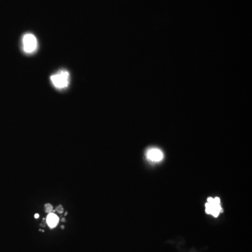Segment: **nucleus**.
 <instances>
[{
  "mask_svg": "<svg viewBox=\"0 0 252 252\" xmlns=\"http://www.w3.org/2000/svg\"><path fill=\"white\" fill-rule=\"evenodd\" d=\"M51 81L53 86L59 90L68 87L69 83V73L67 70L62 69L51 76Z\"/></svg>",
  "mask_w": 252,
  "mask_h": 252,
  "instance_id": "f257e3e1",
  "label": "nucleus"
},
{
  "mask_svg": "<svg viewBox=\"0 0 252 252\" xmlns=\"http://www.w3.org/2000/svg\"><path fill=\"white\" fill-rule=\"evenodd\" d=\"M23 50L26 54H32L37 49L38 42L36 36L31 33H27L22 38Z\"/></svg>",
  "mask_w": 252,
  "mask_h": 252,
  "instance_id": "f03ea898",
  "label": "nucleus"
},
{
  "mask_svg": "<svg viewBox=\"0 0 252 252\" xmlns=\"http://www.w3.org/2000/svg\"><path fill=\"white\" fill-rule=\"evenodd\" d=\"M205 212L207 214L212 215L215 218L218 217L221 212H223L221 200L219 197L214 198L209 197L207 198V201L205 203Z\"/></svg>",
  "mask_w": 252,
  "mask_h": 252,
  "instance_id": "7ed1b4c3",
  "label": "nucleus"
},
{
  "mask_svg": "<svg viewBox=\"0 0 252 252\" xmlns=\"http://www.w3.org/2000/svg\"><path fill=\"white\" fill-rule=\"evenodd\" d=\"M147 157L148 159L152 162H160L163 158V153L159 149L151 148L147 151Z\"/></svg>",
  "mask_w": 252,
  "mask_h": 252,
  "instance_id": "20e7f679",
  "label": "nucleus"
},
{
  "mask_svg": "<svg viewBox=\"0 0 252 252\" xmlns=\"http://www.w3.org/2000/svg\"><path fill=\"white\" fill-rule=\"evenodd\" d=\"M46 222L50 228H54L59 222V218L54 213H50L47 216Z\"/></svg>",
  "mask_w": 252,
  "mask_h": 252,
  "instance_id": "39448f33",
  "label": "nucleus"
},
{
  "mask_svg": "<svg viewBox=\"0 0 252 252\" xmlns=\"http://www.w3.org/2000/svg\"><path fill=\"white\" fill-rule=\"evenodd\" d=\"M44 211L46 213H48V214H50V213L52 212V211H53V206H52V204H49V203L46 204L45 205H44Z\"/></svg>",
  "mask_w": 252,
  "mask_h": 252,
  "instance_id": "423d86ee",
  "label": "nucleus"
},
{
  "mask_svg": "<svg viewBox=\"0 0 252 252\" xmlns=\"http://www.w3.org/2000/svg\"><path fill=\"white\" fill-rule=\"evenodd\" d=\"M56 211H57L58 213L62 214V213H63V211H64V208L62 205H58V207H56Z\"/></svg>",
  "mask_w": 252,
  "mask_h": 252,
  "instance_id": "0eeeda50",
  "label": "nucleus"
},
{
  "mask_svg": "<svg viewBox=\"0 0 252 252\" xmlns=\"http://www.w3.org/2000/svg\"><path fill=\"white\" fill-rule=\"evenodd\" d=\"M39 215L38 214H36L34 215V218H35V219H38V218H39Z\"/></svg>",
  "mask_w": 252,
  "mask_h": 252,
  "instance_id": "6e6552de",
  "label": "nucleus"
},
{
  "mask_svg": "<svg viewBox=\"0 0 252 252\" xmlns=\"http://www.w3.org/2000/svg\"><path fill=\"white\" fill-rule=\"evenodd\" d=\"M62 221H63H63H65V219H64V218H63V219H62Z\"/></svg>",
  "mask_w": 252,
  "mask_h": 252,
  "instance_id": "1a4fd4ad",
  "label": "nucleus"
},
{
  "mask_svg": "<svg viewBox=\"0 0 252 252\" xmlns=\"http://www.w3.org/2000/svg\"><path fill=\"white\" fill-rule=\"evenodd\" d=\"M61 228H63V229H64V228H65V227H64V226H61Z\"/></svg>",
  "mask_w": 252,
  "mask_h": 252,
  "instance_id": "9d476101",
  "label": "nucleus"
},
{
  "mask_svg": "<svg viewBox=\"0 0 252 252\" xmlns=\"http://www.w3.org/2000/svg\"><path fill=\"white\" fill-rule=\"evenodd\" d=\"M67 214V212H65V216H66Z\"/></svg>",
  "mask_w": 252,
  "mask_h": 252,
  "instance_id": "9b49d317",
  "label": "nucleus"
}]
</instances>
